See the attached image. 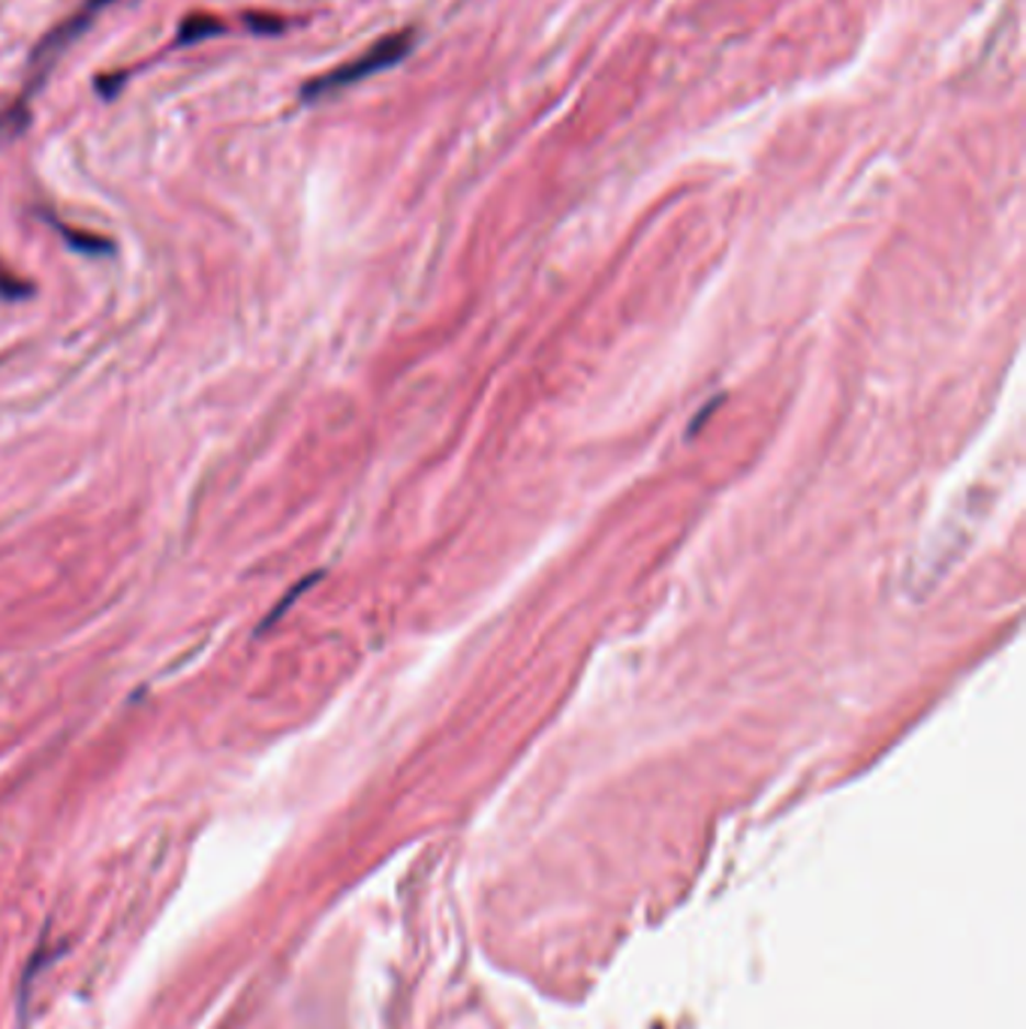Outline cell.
<instances>
[{"label":"cell","mask_w":1026,"mask_h":1029,"mask_svg":"<svg viewBox=\"0 0 1026 1029\" xmlns=\"http://www.w3.org/2000/svg\"><path fill=\"white\" fill-rule=\"evenodd\" d=\"M221 31H223V24L214 22V19H202V15H199V19H187L184 27H181V39H178V43H181V46L193 43V39L199 43L202 36L221 34Z\"/></svg>","instance_id":"3"},{"label":"cell","mask_w":1026,"mask_h":1029,"mask_svg":"<svg viewBox=\"0 0 1026 1029\" xmlns=\"http://www.w3.org/2000/svg\"><path fill=\"white\" fill-rule=\"evenodd\" d=\"M413 46V34H392L380 39V43H373L364 55L359 58L347 60V64H340L335 70H328L326 76H319L314 82L304 84V100H323V97H331L343 91V88H350V84L362 82L368 76L380 70H388L392 64L404 58Z\"/></svg>","instance_id":"2"},{"label":"cell","mask_w":1026,"mask_h":1029,"mask_svg":"<svg viewBox=\"0 0 1026 1029\" xmlns=\"http://www.w3.org/2000/svg\"><path fill=\"white\" fill-rule=\"evenodd\" d=\"M112 0H88L82 10L72 12L70 19L64 24H58L52 34L36 46L34 58L27 64V84H24L22 97H19V103L12 105L7 115H0V136H10V133H22L24 129V117H27V103H31V97L34 91L43 84V79L48 76V70L58 64V58L67 52V48L79 39V36L91 27V22L97 19V12H103Z\"/></svg>","instance_id":"1"}]
</instances>
